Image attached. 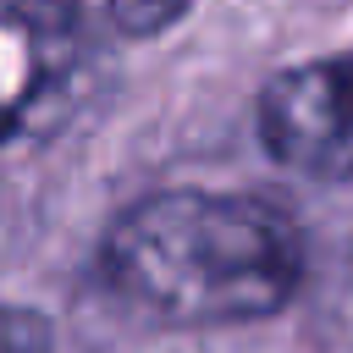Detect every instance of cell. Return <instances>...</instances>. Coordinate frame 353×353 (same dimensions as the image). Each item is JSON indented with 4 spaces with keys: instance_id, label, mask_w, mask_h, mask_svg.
Listing matches in <instances>:
<instances>
[{
    "instance_id": "obj_5",
    "label": "cell",
    "mask_w": 353,
    "mask_h": 353,
    "mask_svg": "<svg viewBox=\"0 0 353 353\" xmlns=\"http://www.w3.org/2000/svg\"><path fill=\"white\" fill-rule=\"evenodd\" d=\"M0 353H50V320L33 309H0Z\"/></svg>"
},
{
    "instance_id": "obj_2",
    "label": "cell",
    "mask_w": 353,
    "mask_h": 353,
    "mask_svg": "<svg viewBox=\"0 0 353 353\" xmlns=\"http://www.w3.org/2000/svg\"><path fill=\"white\" fill-rule=\"evenodd\" d=\"M83 88V33L50 0H0V143L66 121Z\"/></svg>"
},
{
    "instance_id": "obj_3",
    "label": "cell",
    "mask_w": 353,
    "mask_h": 353,
    "mask_svg": "<svg viewBox=\"0 0 353 353\" xmlns=\"http://www.w3.org/2000/svg\"><path fill=\"white\" fill-rule=\"evenodd\" d=\"M265 149L325 182H353V55L287 66L259 94Z\"/></svg>"
},
{
    "instance_id": "obj_1",
    "label": "cell",
    "mask_w": 353,
    "mask_h": 353,
    "mask_svg": "<svg viewBox=\"0 0 353 353\" xmlns=\"http://www.w3.org/2000/svg\"><path fill=\"white\" fill-rule=\"evenodd\" d=\"M99 265L132 309L165 325H237L298 292L303 237L265 199L171 188L110 221Z\"/></svg>"
},
{
    "instance_id": "obj_4",
    "label": "cell",
    "mask_w": 353,
    "mask_h": 353,
    "mask_svg": "<svg viewBox=\"0 0 353 353\" xmlns=\"http://www.w3.org/2000/svg\"><path fill=\"white\" fill-rule=\"evenodd\" d=\"M55 6L72 17L77 33L121 39V44L154 39V33H165V28L188 11V0H55Z\"/></svg>"
}]
</instances>
